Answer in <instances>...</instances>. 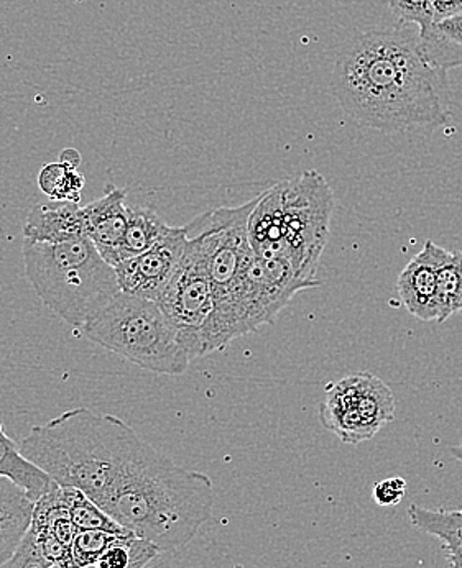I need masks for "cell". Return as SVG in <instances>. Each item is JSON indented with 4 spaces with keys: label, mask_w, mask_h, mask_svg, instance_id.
<instances>
[{
    "label": "cell",
    "mask_w": 462,
    "mask_h": 568,
    "mask_svg": "<svg viewBox=\"0 0 462 568\" xmlns=\"http://www.w3.org/2000/svg\"><path fill=\"white\" fill-rule=\"evenodd\" d=\"M257 196L235 207H219L198 215L184 225L188 246L203 262L214 290V300L238 282L253 258L249 239V219Z\"/></svg>",
    "instance_id": "cell-9"
},
{
    "label": "cell",
    "mask_w": 462,
    "mask_h": 568,
    "mask_svg": "<svg viewBox=\"0 0 462 568\" xmlns=\"http://www.w3.org/2000/svg\"><path fill=\"white\" fill-rule=\"evenodd\" d=\"M22 253L37 296L73 327L83 328L121 291L114 266L88 237L63 244L23 241Z\"/></svg>",
    "instance_id": "cell-5"
},
{
    "label": "cell",
    "mask_w": 462,
    "mask_h": 568,
    "mask_svg": "<svg viewBox=\"0 0 462 568\" xmlns=\"http://www.w3.org/2000/svg\"><path fill=\"white\" fill-rule=\"evenodd\" d=\"M434 23L462 13V0H431Z\"/></svg>",
    "instance_id": "cell-27"
},
{
    "label": "cell",
    "mask_w": 462,
    "mask_h": 568,
    "mask_svg": "<svg viewBox=\"0 0 462 568\" xmlns=\"http://www.w3.org/2000/svg\"><path fill=\"white\" fill-rule=\"evenodd\" d=\"M130 207L125 190L111 183L106 184L104 194L99 200L83 207L86 237L96 245L106 262L124 239Z\"/></svg>",
    "instance_id": "cell-13"
},
{
    "label": "cell",
    "mask_w": 462,
    "mask_h": 568,
    "mask_svg": "<svg viewBox=\"0 0 462 568\" xmlns=\"http://www.w3.org/2000/svg\"><path fill=\"white\" fill-rule=\"evenodd\" d=\"M162 550L129 532L119 537L96 562V568H145Z\"/></svg>",
    "instance_id": "cell-20"
},
{
    "label": "cell",
    "mask_w": 462,
    "mask_h": 568,
    "mask_svg": "<svg viewBox=\"0 0 462 568\" xmlns=\"http://www.w3.org/2000/svg\"><path fill=\"white\" fill-rule=\"evenodd\" d=\"M171 229L173 227H170L152 209L132 205L124 239L109 258V265L116 268L119 263L142 255L147 250L163 241L170 234Z\"/></svg>",
    "instance_id": "cell-16"
},
{
    "label": "cell",
    "mask_w": 462,
    "mask_h": 568,
    "mask_svg": "<svg viewBox=\"0 0 462 568\" xmlns=\"http://www.w3.org/2000/svg\"><path fill=\"white\" fill-rule=\"evenodd\" d=\"M89 341L157 375L180 376L193 358L155 301L119 291L84 324Z\"/></svg>",
    "instance_id": "cell-7"
},
{
    "label": "cell",
    "mask_w": 462,
    "mask_h": 568,
    "mask_svg": "<svg viewBox=\"0 0 462 568\" xmlns=\"http://www.w3.org/2000/svg\"><path fill=\"white\" fill-rule=\"evenodd\" d=\"M334 193L323 174L310 170L257 194L249 219L253 253L285 260L308 280L317 272L331 235Z\"/></svg>",
    "instance_id": "cell-4"
},
{
    "label": "cell",
    "mask_w": 462,
    "mask_h": 568,
    "mask_svg": "<svg viewBox=\"0 0 462 568\" xmlns=\"http://www.w3.org/2000/svg\"><path fill=\"white\" fill-rule=\"evenodd\" d=\"M386 2L400 23L419 27L420 33L426 32L434 23L431 0H386Z\"/></svg>",
    "instance_id": "cell-24"
},
{
    "label": "cell",
    "mask_w": 462,
    "mask_h": 568,
    "mask_svg": "<svg viewBox=\"0 0 462 568\" xmlns=\"http://www.w3.org/2000/svg\"><path fill=\"white\" fill-rule=\"evenodd\" d=\"M450 452L462 464V439L456 447H451ZM409 518L416 529L440 539L448 554L462 550V508L458 511H446L412 505L409 508Z\"/></svg>",
    "instance_id": "cell-18"
},
{
    "label": "cell",
    "mask_w": 462,
    "mask_h": 568,
    "mask_svg": "<svg viewBox=\"0 0 462 568\" xmlns=\"http://www.w3.org/2000/svg\"><path fill=\"white\" fill-rule=\"evenodd\" d=\"M421 50L431 67L448 73L462 68V13L433 23L420 33Z\"/></svg>",
    "instance_id": "cell-17"
},
{
    "label": "cell",
    "mask_w": 462,
    "mask_h": 568,
    "mask_svg": "<svg viewBox=\"0 0 462 568\" xmlns=\"http://www.w3.org/2000/svg\"><path fill=\"white\" fill-rule=\"evenodd\" d=\"M234 568H244V566H235Z\"/></svg>",
    "instance_id": "cell-28"
},
{
    "label": "cell",
    "mask_w": 462,
    "mask_h": 568,
    "mask_svg": "<svg viewBox=\"0 0 462 568\" xmlns=\"http://www.w3.org/2000/svg\"><path fill=\"white\" fill-rule=\"evenodd\" d=\"M438 306H440L438 324L446 323L450 317L462 311V252L451 253L441 268Z\"/></svg>",
    "instance_id": "cell-22"
},
{
    "label": "cell",
    "mask_w": 462,
    "mask_h": 568,
    "mask_svg": "<svg viewBox=\"0 0 462 568\" xmlns=\"http://www.w3.org/2000/svg\"><path fill=\"white\" fill-rule=\"evenodd\" d=\"M285 260L253 255L238 282L214 300L210 320L200 334L201 352L224 351L235 338L275 323L298 293L320 286Z\"/></svg>",
    "instance_id": "cell-6"
},
{
    "label": "cell",
    "mask_w": 462,
    "mask_h": 568,
    "mask_svg": "<svg viewBox=\"0 0 462 568\" xmlns=\"http://www.w3.org/2000/svg\"><path fill=\"white\" fill-rule=\"evenodd\" d=\"M214 485L153 450L104 505L122 528L162 552L187 547L210 521Z\"/></svg>",
    "instance_id": "cell-3"
},
{
    "label": "cell",
    "mask_w": 462,
    "mask_h": 568,
    "mask_svg": "<svg viewBox=\"0 0 462 568\" xmlns=\"http://www.w3.org/2000/svg\"><path fill=\"white\" fill-rule=\"evenodd\" d=\"M395 407V396L383 379L374 373L358 372L327 386L318 416L328 433L358 446L374 439L392 423Z\"/></svg>",
    "instance_id": "cell-8"
},
{
    "label": "cell",
    "mask_w": 462,
    "mask_h": 568,
    "mask_svg": "<svg viewBox=\"0 0 462 568\" xmlns=\"http://www.w3.org/2000/svg\"><path fill=\"white\" fill-rule=\"evenodd\" d=\"M159 306L180 331L181 342L190 357L193 361L203 357L200 334L214 310V290L203 262L188 244Z\"/></svg>",
    "instance_id": "cell-10"
},
{
    "label": "cell",
    "mask_w": 462,
    "mask_h": 568,
    "mask_svg": "<svg viewBox=\"0 0 462 568\" xmlns=\"http://www.w3.org/2000/svg\"><path fill=\"white\" fill-rule=\"evenodd\" d=\"M36 501L10 478L0 477V566L16 554L32 526Z\"/></svg>",
    "instance_id": "cell-15"
},
{
    "label": "cell",
    "mask_w": 462,
    "mask_h": 568,
    "mask_svg": "<svg viewBox=\"0 0 462 568\" xmlns=\"http://www.w3.org/2000/svg\"><path fill=\"white\" fill-rule=\"evenodd\" d=\"M84 186V174L78 164L68 163L67 160L44 164L40 170L39 187L51 201L80 204Z\"/></svg>",
    "instance_id": "cell-19"
},
{
    "label": "cell",
    "mask_w": 462,
    "mask_h": 568,
    "mask_svg": "<svg viewBox=\"0 0 462 568\" xmlns=\"http://www.w3.org/2000/svg\"><path fill=\"white\" fill-rule=\"evenodd\" d=\"M124 534L129 532H111L104 529L78 530L71 544V559L80 568L94 567L111 544Z\"/></svg>",
    "instance_id": "cell-23"
},
{
    "label": "cell",
    "mask_w": 462,
    "mask_h": 568,
    "mask_svg": "<svg viewBox=\"0 0 462 568\" xmlns=\"http://www.w3.org/2000/svg\"><path fill=\"white\" fill-rule=\"evenodd\" d=\"M88 568H96V567H88Z\"/></svg>",
    "instance_id": "cell-29"
},
{
    "label": "cell",
    "mask_w": 462,
    "mask_h": 568,
    "mask_svg": "<svg viewBox=\"0 0 462 568\" xmlns=\"http://www.w3.org/2000/svg\"><path fill=\"white\" fill-rule=\"evenodd\" d=\"M187 244V229L173 227L163 241L142 255L119 263L116 266L119 290L159 303L180 266Z\"/></svg>",
    "instance_id": "cell-11"
},
{
    "label": "cell",
    "mask_w": 462,
    "mask_h": 568,
    "mask_svg": "<svg viewBox=\"0 0 462 568\" xmlns=\"http://www.w3.org/2000/svg\"><path fill=\"white\" fill-rule=\"evenodd\" d=\"M0 568H51V562L44 559L42 550L37 544L32 526L16 554Z\"/></svg>",
    "instance_id": "cell-25"
},
{
    "label": "cell",
    "mask_w": 462,
    "mask_h": 568,
    "mask_svg": "<svg viewBox=\"0 0 462 568\" xmlns=\"http://www.w3.org/2000/svg\"><path fill=\"white\" fill-rule=\"evenodd\" d=\"M406 493V481L400 477L385 478L380 480L372 489V498L382 508H392L400 505Z\"/></svg>",
    "instance_id": "cell-26"
},
{
    "label": "cell",
    "mask_w": 462,
    "mask_h": 568,
    "mask_svg": "<svg viewBox=\"0 0 462 568\" xmlns=\"http://www.w3.org/2000/svg\"><path fill=\"white\" fill-rule=\"evenodd\" d=\"M80 237H86L80 204L61 201L37 204L23 225V241L33 244H63Z\"/></svg>",
    "instance_id": "cell-14"
},
{
    "label": "cell",
    "mask_w": 462,
    "mask_h": 568,
    "mask_svg": "<svg viewBox=\"0 0 462 568\" xmlns=\"http://www.w3.org/2000/svg\"><path fill=\"white\" fill-rule=\"evenodd\" d=\"M450 250L424 242L419 255L410 260L396 280V291L400 301L410 314L421 323H438L440 306H438V287L440 272L451 256Z\"/></svg>",
    "instance_id": "cell-12"
},
{
    "label": "cell",
    "mask_w": 462,
    "mask_h": 568,
    "mask_svg": "<svg viewBox=\"0 0 462 568\" xmlns=\"http://www.w3.org/2000/svg\"><path fill=\"white\" fill-rule=\"evenodd\" d=\"M67 499L71 521L78 530L104 529L111 532H130L80 489L67 488Z\"/></svg>",
    "instance_id": "cell-21"
},
{
    "label": "cell",
    "mask_w": 462,
    "mask_h": 568,
    "mask_svg": "<svg viewBox=\"0 0 462 568\" xmlns=\"http://www.w3.org/2000/svg\"><path fill=\"white\" fill-rule=\"evenodd\" d=\"M153 450L125 420L88 407L32 427L20 444L58 487L80 489L101 508Z\"/></svg>",
    "instance_id": "cell-2"
},
{
    "label": "cell",
    "mask_w": 462,
    "mask_h": 568,
    "mask_svg": "<svg viewBox=\"0 0 462 568\" xmlns=\"http://www.w3.org/2000/svg\"><path fill=\"white\" fill-rule=\"evenodd\" d=\"M412 26L372 29L345 41L331 89L344 114L383 133H428L451 118L446 73L431 67Z\"/></svg>",
    "instance_id": "cell-1"
}]
</instances>
